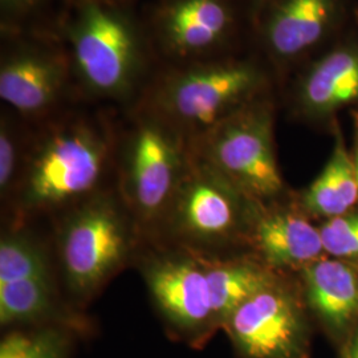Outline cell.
I'll return each instance as SVG.
<instances>
[{
	"mask_svg": "<svg viewBox=\"0 0 358 358\" xmlns=\"http://www.w3.org/2000/svg\"><path fill=\"white\" fill-rule=\"evenodd\" d=\"M143 94V112L186 142L263 94L264 76L251 62L230 57L166 65Z\"/></svg>",
	"mask_w": 358,
	"mask_h": 358,
	"instance_id": "obj_1",
	"label": "cell"
},
{
	"mask_svg": "<svg viewBox=\"0 0 358 358\" xmlns=\"http://www.w3.org/2000/svg\"><path fill=\"white\" fill-rule=\"evenodd\" d=\"M64 31L77 81L90 94L125 100L142 87L153 57L128 6L68 0Z\"/></svg>",
	"mask_w": 358,
	"mask_h": 358,
	"instance_id": "obj_2",
	"label": "cell"
},
{
	"mask_svg": "<svg viewBox=\"0 0 358 358\" xmlns=\"http://www.w3.org/2000/svg\"><path fill=\"white\" fill-rule=\"evenodd\" d=\"M112 148L103 125L85 117L45 130L27 152L20 174L23 207L51 210L93 192L106 171Z\"/></svg>",
	"mask_w": 358,
	"mask_h": 358,
	"instance_id": "obj_3",
	"label": "cell"
},
{
	"mask_svg": "<svg viewBox=\"0 0 358 358\" xmlns=\"http://www.w3.org/2000/svg\"><path fill=\"white\" fill-rule=\"evenodd\" d=\"M273 124V106L262 94L187 146L250 199L269 206L284 192Z\"/></svg>",
	"mask_w": 358,
	"mask_h": 358,
	"instance_id": "obj_4",
	"label": "cell"
},
{
	"mask_svg": "<svg viewBox=\"0 0 358 358\" xmlns=\"http://www.w3.org/2000/svg\"><path fill=\"white\" fill-rule=\"evenodd\" d=\"M262 207L189 149L187 165L167 217L180 238L220 245L250 238Z\"/></svg>",
	"mask_w": 358,
	"mask_h": 358,
	"instance_id": "obj_5",
	"label": "cell"
},
{
	"mask_svg": "<svg viewBox=\"0 0 358 358\" xmlns=\"http://www.w3.org/2000/svg\"><path fill=\"white\" fill-rule=\"evenodd\" d=\"M308 312L303 291L279 273L231 315L223 331L241 358H310Z\"/></svg>",
	"mask_w": 358,
	"mask_h": 358,
	"instance_id": "obj_6",
	"label": "cell"
},
{
	"mask_svg": "<svg viewBox=\"0 0 358 358\" xmlns=\"http://www.w3.org/2000/svg\"><path fill=\"white\" fill-rule=\"evenodd\" d=\"M140 23L153 57L187 64L222 57L236 13L231 0H152Z\"/></svg>",
	"mask_w": 358,
	"mask_h": 358,
	"instance_id": "obj_7",
	"label": "cell"
},
{
	"mask_svg": "<svg viewBox=\"0 0 358 358\" xmlns=\"http://www.w3.org/2000/svg\"><path fill=\"white\" fill-rule=\"evenodd\" d=\"M187 158V143L176 131L152 115H140L125 146L124 187L142 220L167 215Z\"/></svg>",
	"mask_w": 358,
	"mask_h": 358,
	"instance_id": "obj_8",
	"label": "cell"
},
{
	"mask_svg": "<svg viewBox=\"0 0 358 358\" xmlns=\"http://www.w3.org/2000/svg\"><path fill=\"white\" fill-rule=\"evenodd\" d=\"M6 35L10 43L0 62L1 100L24 118L48 115L76 77L68 47L50 36Z\"/></svg>",
	"mask_w": 358,
	"mask_h": 358,
	"instance_id": "obj_9",
	"label": "cell"
},
{
	"mask_svg": "<svg viewBox=\"0 0 358 358\" xmlns=\"http://www.w3.org/2000/svg\"><path fill=\"white\" fill-rule=\"evenodd\" d=\"M129 234L118 208L94 199L66 220L60 239L65 280L73 294L90 296L106 282L128 255Z\"/></svg>",
	"mask_w": 358,
	"mask_h": 358,
	"instance_id": "obj_10",
	"label": "cell"
},
{
	"mask_svg": "<svg viewBox=\"0 0 358 358\" xmlns=\"http://www.w3.org/2000/svg\"><path fill=\"white\" fill-rule=\"evenodd\" d=\"M146 282L167 322L194 346L219 329L206 271L198 256L173 255L154 260Z\"/></svg>",
	"mask_w": 358,
	"mask_h": 358,
	"instance_id": "obj_11",
	"label": "cell"
},
{
	"mask_svg": "<svg viewBox=\"0 0 358 358\" xmlns=\"http://www.w3.org/2000/svg\"><path fill=\"white\" fill-rule=\"evenodd\" d=\"M300 273L308 310L333 343L341 345L358 325V266L325 255Z\"/></svg>",
	"mask_w": 358,
	"mask_h": 358,
	"instance_id": "obj_12",
	"label": "cell"
},
{
	"mask_svg": "<svg viewBox=\"0 0 358 358\" xmlns=\"http://www.w3.org/2000/svg\"><path fill=\"white\" fill-rule=\"evenodd\" d=\"M294 103L312 122L334 121L346 108L358 112V44L340 45L310 65L296 84Z\"/></svg>",
	"mask_w": 358,
	"mask_h": 358,
	"instance_id": "obj_13",
	"label": "cell"
},
{
	"mask_svg": "<svg viewBox=\"0 0 358 358\" xmlns=\"http://www.w3.org/2000/svg\"><path fill=\"white\" fill-rule=\"evenodd\" d=\"M301 208L263 206L250 234L262 260L273 271L301 269L325 256L319 227Z\"/></svg>",
	"mask_w": 358,
	"mask_h": 358,
	"instance_id": "obj_14",
	"label": "cell"
},
{
	"mask_svg": "<svg viewBox=\"0 0 358 358\" xmlns=\"http://www.w3.org/2000/svg\"><path fill=\"white\" fill-rule=\"evenodd\" d=\"M337 0H275L263 27L269 53L279 60L303 56L332 28Z\"/></svg>",
	"mask_w": 358,
	"mask_h": 358,
	"instance_id": "obj_15",
	"label": "cell"
},
{
	"mask_svg": "<svg viewBox=\"0 0 358 358\" xmlns=\"http://www.w3.org/2000/svg\"><path fill=\"white\" fill-rule=\"evenodd\" d=\"M198 257L206 271L219 329H223L226 321L245 300L279 275L278 271L256 259Z\"/></svg>",
	"mask_w": 358,
	"mask_h": 358,
	"instance_id": "obj_16",
	"label": "cell"
},
{
	"mask_svg": "<svg viewBox=\"0 0 358 358\" xmlns=\"http://www.w3.org/2000/svg\"><path fill=\"white\" fill-rule=\"evenodd\" d=\"M333 152L322 169L301 195V208L316 217H338L346 214L358 202V180L352 154L346 149L340 128H334Z\"/></svg>",
	"mask_w": 358,
	"mask_h": 358,
	"instance_id": "obj_17",
	"label": "cell"
},
{
	"mask_svg": "<svg viewBox=\"0 0 358 358\" xmlns=\"http://www.w3.org/2000/svg\"><path fill=\"white\" fill-rule=\"evenodd\" d=\"M55 308L53 278H31L0 284V322L3 327L47 317Z\"/></svg>",
	"mask_w": 358,
	"mask_h": 358,
	"instance_id": "obj_18",
	"label": "cell"
},
{
	"mask_svg": "<svg viewBox=\"0 0 358 358\" xmlns=\"http://www.w3.org/2000/svg\"><path fill=\"white\" fill-rule=\"evenodd\" d=\"M52 276L48 257L29 236L7 234L0 242V284Z\"/></svg>",
	"mask_w": 358,
	"mask_h": 358,
	"instance_id": "obj_19",
	"label": "cell"
},
{
	"mask_svg": "<svg viewBox=\"0 0 358 358\" xmlns=\"http://www.w3.org/2000/svg\"><path fill=\"white\" fill-rule=\"evenodd\" d=\"M69 334L59 327L8 333L0 344V358H68Z\"/></svg>",
	"mask_w": 358,
	"mask_h": 358,
	"instance_id": "obj_20",
	"label": "cell"
},
{
	"mask_svg": "<svg viewBox=\"0 0 358 358\" xmlns=\"http://www.w3.org/2000/svg\"><path fill=\"white\" fill-rule=\"evenodd\" d=\"M319 231L325 255L358 266V211L325 219Z\"/></svg>",
	"mask_w": 358,
	"mask_h": 358,
	"instance_id": "obj_21",
	"label": "cell"
},
{
	"mask_svg": "<svg viewBox=\"0 0 358 358\" xmlns=\"http://www.w3.org/2000/svg\"><path fill=\"white\" fill-rule=\"evenodd\" d=\"M27 146L23 137L8 115H1L0 122V192L7 195L15 179L22 174L26 161Z\"/></svg>",
	"mask_w": 358,
	"mask_h": 358,
	"instance_id": "obj_22",
	"label": "cell"
},
{
	"mask_svg": "<svg viewBox=\"0 0 358 358\" xmlns=\"http://www.w3.org/2000/svg\"><path fill=\"white\" fill-rule=\"evenodd\" d=\"M47 0H0L3 34L26 32L27 22Z\"/></svg>",
	"mask_w": 358,
	"mask_h": 358,
	"instance_id": "obj_23",
	"label": "cell"
},
{
	"mask_svg": "<svg viewBox=\"0 0 358 358\" xmlns=\"http://www.w3.org/2000/svg\"><path fill=\"white\" fill-rule=\"evenodd\" d=\"M338 348L340 358H358V325Z\"/></svg>",
	"mask_w": 358,
	"mask_h": 358,
	"instance_id": "obj_24",
	"label": "cell"
},
{
	"mask_svg": "<svg viewBox=\"0 0 358 358\" xmlns=\"http://www.w3.org/2000/svg\"><path fill=\"white\" fill-rule=\"evenodd\" d=\"M353 115V148H352V159L355 165V171L358 180V112H352Z\"/></svg>",
	"mask_w": 358,
	"mask_h": 358,
	"instance_id": "obj_25",
	"label": "cell"
},
{
	"mask_svg": "<svg viewBox=\"0 0 358 358\" xmlns=\"http://www.w3.org/2000/svg\"><path fill=\"white\" fill-rule=\"evenodd\" d=\"M68 1V0H66ZM106 1H113V3H117V4H122V6H129L130 3H133L134 0H106Z\"/></svg>",
	"mask_w": 358,
	"mask_h": 358,
	"instance_id": "obj_26",
	"label": "cell"
}]
</instances>
